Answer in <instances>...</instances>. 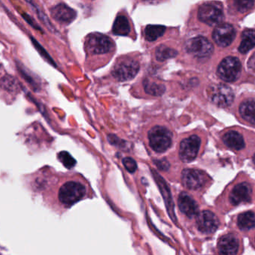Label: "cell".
<instances>
[{
    "label": "cell",
    "instance_id": "44dd1931",
    "mask_svg": "<svg viewBox=\"0 0 255 255\" xmlns=\"http://www.w3.org/2000/svg\"><path fill=\"white\" fill-rule=\"evenodd\" d=\"M130 31V24L125 16L117 17L113 25L114 34L120 36H127Z\"/></svg>",
    "mask_w": 255,
    "mask_h": 255
},
{
    "label": "cell",
    "instance_id": "7c38bea8",
    "mask_svg": "<svg viewBox=\"0 0 255 255\" xmlns=\"http://www.w3.org/2000/svg\"><path fill=\"white\" fill-rule=\"evenodd\" d=\"M236 36L235 28L229 23L221 24L214 30L213 37L214 41L221 47H227L232 44Z\"/></svg>",
    "mask_w": 255,
    "mask_h": 255
},
{
    "label": "cell",
    "instance_id": "e0dca14e",
    "mask_svg": "<svg viewBox=\"0 0 255 255\" xmlns=\"http://www.w3.org/2000/svg\"><path fill=\"white\" fill-rule=\"evenodd\" d=\"M223 140L229 148L234 150H241L245 146L242 135L235 130H230L225 133L223 136Z\"/></svg>",
    "mask_w": 255,
    "mask_h": 255
},
{
    "label": "cell",
    "instance_id": "ffe728a7",
    "mask_svg": "<svg viewBox=\"0 0 255 255\" xmlns=\"http://www.w3.org/2000/svg\"><path fill=\"white\" fill-rule=\"evenodd\" d=\"M255 46V30H246L242 35V42L239 47L241 53H247Z\"/></svg>",
    "mask_w": 255,
    "mask_h": 255
},
{
    "label": "cell",
    "instance_id": "f1b7e54d",
    "mask_svg": "<svg viewBox=\"0 0 255 255\" xmlns=\"http://www.w3.org/2000/svg\"><path fill=\"white\" fill-rule=\"evenodd\" d=\"M156 165L158 166L161 170H166L169 167V163L165 160H157Z\"/></svg>",
    "mask_w": 255,
    "mask_h": 255
},
{
    "label": "cell",
    "instance_id": "d6986e66",
    "mask_svg": "<svg viewBox=\"0 0 255 255\" xmlns=\"http://www.w3.org/2000/svg\"><path fill=\"white\" fill-rule=\"evenodd\" d=\"M238 226L241 230L249 231L255 228V213L247 211L240 214L238 219Z\"/></svg>",
    "mask_w": 255,
    "mask_h": 255
},
{
    "label": "cell",
    "instance_id": "603a6c76",
    "mask_svg": "<svg viewBox=\"0 0 255 255\" xmlns=\"http://www.w3.org/2000/svg\"><path fill=\"white\" fill-rule=\"evenodd\" d=\"M178 52L175 49H171L166 46H160L157 48L155 52V56L158 61H163L169 58L176 56Z\"/></svg>",
    "mask_w": 255,
    "mask_h": 255
},
{
    "label": "cell",
    "instance_id": "4316f807",
    "mask_svg": "<svg viewBox=\"0 0 255 255\" xmlns=\"http://www.w3.org/2000/svg\"><path fill=\"white\" fill-rule=\"evenodd\" d=\"M123 163H124V166H125L127 170L130 173L134 172L136 171V168H137L136 161L131 157H125L123 160Z\"/></svg>",
    "mask_w": 255,
    "mask_h": 255
},
{
    "label": "cell",
    "instance_id": "7a4b0ae2",
    "mask_svg": "<svg viewBox=\"0 0 255 255\" xmlns=\"http://www.w3.org/2000/svg\"><path fill=\"white\" fill-rule=\"evenodd\" d=\"M150 146L156 152H164L170 147L172 134L166 128L155 127L148 131Z\"/></svg>",
    "mask_w": 255,
    "mask_h": 255
},
{
    "label": "cell",
    "instance_id": "5bb4252c",
    "mask_svg": "<svg viewBox=\"0 0 255 255\" xmlns=\"http://www.w3.org/2000/svg\"><path fill=\"white\" fill-rule=\"evenodd\" d=\"M51 14L55 20L63 24H70L76 16V11L63 3L54 6L51 9Z\"/></svg>",
    "mask_w": 255,
    "mask_h": 255
},
{
    "label": "cell",
    "instance_id": "4dcf8cb0",
    "mask_svg": "<svg viewBox=\"0 0 255 255\" xmlns=\"http://www.w3.org/2000/svg\"><path fill=\"white\" fill-rule=\"evenodd\" d=\"M253 161H254V163L255 164V154H254V157H253Z\"/></svg>",
    "mask_w": 255,
    "mask_h": 255
},
{
    "label": "cell",
    "instance_id": "f546056e",
    "mask_svg": "<svg viewBox=\"0 0 255 255\" xmlns=\"http://www.w3.org/2000/svg\"><path fill=\"white\" fill-rule=\"evenodd\" d=\"M248 65L250 68L255 70V54L250 58V61H249Z\"/></svg>",
    "mask_w": 255,
    "mask_h": 255
},
{
    "label": "cell",
    "instance_id": "9a60e30c",
    "mask_svg": "<svg viewBox=\"0 0 255 255\" xmlns=\"http://www.w3.org/2000/svg\"><path fill=\"white\" fill-rule=\"evenodd\" d=\"M217 247L220 255H237L239 251V241L233 235H225L219 240Z\"/></svg>",
    "mask_w": 255,
    "mask_h": 255
},
{
    "label": "cell",
    "instance_id": "8fae6325",
    "mask_svg": "<svg viewBox=\"0 0 255 255\" xmlns=\"http://www.w3.org/2000/svg\"><path fill=\"white\" fill-rule=\"evenodd\" d=\"M196 225L198 229L204 234H212L215 232L220 226V222L214 213L204 211L196 216Z\"/></svg>",
    "mask_w": 255,
    "mask_h": 255
},
{
    "label": "cell",
    "instance_id": "6da1fadb",
    "mask_svg": "<svg viewBox=\"0 0 255 255\" xmlns=\"http://www.w3.org/2000/svg\"><path fill=\"white\" fill-rule=\"evenodd\" d=\"M85 186L77 181H67L60 187L58 199L63 205L70 206L85 196Z\"/></svg>",
    "mask_w": 255,
    "mask_h": 255
},
{
    "label": "cell",
    "instance_id": "52a82bcc",
    "mask_svg": "<svg viewBox=\"0 0 255 255\" xmlns=\"http://www.w3.org/2000/svg\"><path fill=\"white\" fill-rule=\"evenodd\" d=\"M186 49L193 56L199 58H208L214 52L212 43L204 37H196L187 42Z\"/></svg>",
    "mask_w": 255,
    "mask_h": 255
},
{
    "label": "cell",
    "instance_id": "3957f363",
    "mask_svg": "<svg viewBox=\"0 0 255 255\" xmlns=\"http://www.w3.org/2000/svg\"><path fill=\"white\" fill-rule=\"evenodd\" d=\"M241 61L236 57H227L218 67L217 74L225 82H233L238 80L241 73Z\"/></svg>",
    "mask_w": 255,
    "mask_h": 255
},
{
    "label": "cell",
    "instance_id": "ac0fdd59",
    "mask_svg": "<svg viewBox=\"0 0 255 255\" xmlns=\"http://www.w3.org/2000/svg\"><path fill=\"white\" fill-rule=\"evenodd\" d=\"M241 117L250 124L255 125V100H248L240 106Z\"/></svg>",
    "mask_w": 255,
    "mask_h": 255
},
{
    "label": "cell",
    "instance_id": "30bf717a",
    "mask_svg": "<svg viewBox=\"0 0 255 255\" xmlns=\"http://www.w3.org/2000/svg\"><path fill=\"white\" fill-rule=\"evenodd\" d=\"M181 181L187 188L193 190H199L206 183L207 175L199 169H186L182 172Z\"/></svg>",
    "mask_w": 255,
    "mask_h": 255
},
{
    "label": "cell",
    "instance_id": "9c48e42d",
    "mask_svg": "<svg viewBox=\"0 0 255 255\" xmlns=\"http://www.w3.org/2000/svg\"><path fill=\"white\" fill-rule=\"evenodd\" d=\"M113 47L112 40L104 34L98 33L91 34L87 40V48L88 51L96 55L108 53L113 49Z\"/></svg>",
    "mask_w": 255,
    "mask_h": 255
},
{
    "label": "cell",
    "instance_id": "7402d4cb",
    "mask_svg": "<svg viewBox=\"0 0 255 255\" xmlns=\"http://www.w3.org/2000/svg\"><path fill=\"white\" fill-rule=\"evenodd\" d=\"M166 28L162 25H148L145 29V37L148 41H154L164 34Z\"/></svg>",
    "mask_w": 255,
    "mask_h": 255
},
{
    "label": "cell",
    "instance_id": "2e32d148",
    "mask_svg": "<svg viewBox=\"0 0 255 255\" xmlns=\"http://www.w3.org/2000/svg\"><path fill=\"white\" fill-rule=\"evenodd\" d=\"M178 205L180 211L187 217L192 218L199 214V206L196 201L186 193H181L178 196Z\"/></svg>",
    "mask_w": 255,
    "mask_h": 255
},
{
    "label": "cell",
    "instance_id": "4fadbf2b",
    "mask_svg": "<svg viewBox=\"0 0 255 255\" xmlns=\"http://www.w3.org/2000/svg\"><path fill=\"white\" fill-rule=\"evenodd\" d=\"M252 188L248 183L243 182L234 187L229 196L231 203L238 205L241 203H249L252 201Z\"/></svg>",
    "mask_w": 255,
    "mask_h": 255
},
{
    "label": "cell",
    "instance_id": "cb8c5ba5",
    "mask_svg": "<svg viewBox=\"0 0 255 255\" xmlns=\"http://www.w3.org/2000/svg\"><path fill=\"white\" fill-rule=\"evenodd\" d=\"M144 88L146 93L153 96L161 95L165 91L164 85H158L155 82H151L149 81L144 82Z\"/></svg>",
    "mask_w": 255,
    "mask_h": 255
},
{
    "label": "cell",
    "instance_id": "277c9868",
    "mask_svg": "<svg viewBox=\"0 0 255 255\" xmlns=\"http://www.w3.org/2000/svg\"><path fill=\"white\" fill-rule=\"evenodd\" d=\"M208 94L211 101L219 107H229L235 100V94L232 88L223 84L211 87Z\"/></svg>",
    "mask_w": 255,
    "mask_h": 255
},
{
    "label": "cell",
    "instance_id": "8992f818",
    "mask_svg": "<svg viewBox=\"0 0 255 255\" xmlns=\"http://www.w3.org/2000/svg\"><path fill=\"white\" fill-rule=\"evenodd\" d=\"M199 18L202 22L214 26L218 25L223 19L222 6L216 3H206L199 9Z\"/></svg>",
    "mask_w": 255,
    "mask_h": 255
},
{
    "label": "cell",
    "instance_id": "d4e9b609",
    "mask_svg": "<svg viewBox=\"0 0 255 255\" xmlns=\"http://www.w3.org/2000/svg\"><path fill=\"white\" fill-rule=\"evenodd\" d=\"M255 0H234L235 7L241 13L249 11L254 6Z\"/></svg>",
    "mask_w": 255,
    "mask_h": 255
},
{
    "label": "cell",
    "instance_id": "484cf974",
    "mask_svg": "<svg viewBox=\"0 0 255 255\" xmlns=\"http://www.w3.org/2000/svg\"><path fill=\"white\" fill-rule=\"evenodd\" d=\"M58 159L64 165V166L71 169L76 165V160L67 151H61L58 154Z\"/></svg>",
    "mask_w": 255,
    "mask_h": 255
},
{
    "label": "cell",
    "instance_id": "83f0119b",
    "mask_svg": "<svg viewBox=\"0 0 255 255\" xmlns=\"http://www.w3.org/2000/svg\"><path fill=\"white\" fill-rule=\"evenodd\" d=\"M22 17L24 18V19H25L32 28H35V29L37 30H40V27L36 24V22L33 20L32 18H31V16H30L29 15L27 14V13H23V14H22Z\"/></svg>",
    "mask_w": 255,
    "mask_h": 255
},
{
    "label": "cell",
    "instance_id": "ba28073f",
    "mask_svg": "<svg viewBox=\"0 0 255 255\" xmlns=\"http://www.w3.org/2000/svg\"><path fill=\"white\" fill-rule=\"evenodd\" d=\"M200 145L201 139L197 135H192L183 139L180 143V159L186 163L193 161L197 157Z\"/></svg>",
    "mask_w": 255,
    "mask_h": 255
},
{
    "label": "cell",
    "instance_id": "5b68a950",
    "mask_svg": "<svg viewBox=\"0 0 255 255\" xmlns=\"http://www.w3.org/2000/svg\"><path fill=\"white\" fill-rule=\"evenodd\" d=\"M139 70L137 61L130 58L119 61L112 70V75L117 80L124 82L133 79Z\"/></svg>",
    "mask_w": 255,
    "mask_h": 255
}]
</instances>
